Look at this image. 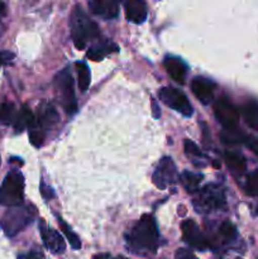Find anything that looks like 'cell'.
Instances as JSON below:
<instances>
[{
  "instance_id": "1",
  "label": "cell",
  "mask_w": 258,
  "mask_h": 259,
  "mask_svg": "<svg viewBox=\"0 0 258 259\" xmlns=\"http://www.w3.org/2000/svg\"><path fill=\"white\" fill-rule=\"evenodd\" d=\"M159 232L154 218L149 214L142 215L141 219L126 232V248L134 254H156L159 247Z\"/></svg>"
},
{
  "instance_id": "2",
  "label": "cell",
  "mask_w": 258,
  "mask_h": 259,
  "mask_svg": "<svg viewBox=\"0 0 258 259\" xmlns=\"http://www.w3.org/2000/svg\"><path fill=\"white\" fill-rule=\"evenodd\" d=\"M71 35L77 50H83L86 43L100 35V29L94 20L88 17L80 5H75L70 17Z\"/></svg>"
},
{
  "instance_id": "3",
  "label": "cell",
  "mask_w": 258,
  "mask_h": 259,
  "mask_svg": "<svg viewBox=\"0 0 258 259\" xmlns=\"http://www.w3.org/2000/svg\"><path fill=\"white\" fill-rule=\"evenodd\" d=\"M35 212L37 211L33 205L9 207L2 218V228L5 235L9 238L15 237L35 219Z\"/></svg>"
},
{
  "instance_id": "4",
  "label": "cell",
  "mask_w": 258,
  "mask_h": 259,
  "mask_svg": "<svg viewBox=\"0 0 258 259\" xmlns=\"http://www.w3.org/2000/svg\"><path fill=\"white\" fill-rule=\"evenodd\" d=\"M24 200V177L18 169H10L0 186V205L17 207Z\"/></svg>"
},
{
  "instance_id": "5",
  "label": "cell",
  "mask_w": 258,
  "mask_h": 259,
  "mask_svg": "<svg viewBox=\"0 0 258 259\" xmlns=\"http://www.w3.org/2000/svg\"><path fill=\"white\" fill-rule=\"evenodd\" d=\"M227 204L225 192L220 185L210 184L197 191L196 196L192 200L195 210L202 214L222 210Z\"/></svg>"
},
{
  "instance_id": "6",
  "label": "cell",
  "mask_w": 258,
  "mask_h": 259,
  "mask_svg": "<svg viewBox=\"0 0 258 259\" xmlns=\"http://www.w3.org/2000/svg\"><path fill=\"white\" fill-rule=\"evenodd\" d=\"M56 94L58 96L61 105L65 109L68 115H73L77 111L75 89H73V78L70 72V68L66 67L55 76L53 80Z\"/></svg>"
},
{
  "instance_id": "7",
  "label": "cell",
  "mask_w": 258,
  "mask_h": 259,
  "mask_svg": "<svg viewBox=\"0 0 258 259\" xmlns=\"http://www.w3.org/2000/svg\"><path fill=\"white\" fill-rule=\"evenodd\" d=\"M158 98L164 105L168 108L174 109V110L179 111L184 116H191L192 115V106L190 104L189 99L186 98L184 93H181L177 89L167 86V88H162L158 91Z\"/></svg>"
},
{
  "instance_id": "8",
  "label": "cell",
  "mask_w": 258,
  "mask_h": 259,
  "mask_svg": "<svg viewBox=\"0 0 258 259\" xmlns=\"http://www.w3.org/2000/svg\"><path fill=\"white\" fill-rule=\"evenodd\" d=\"M177 179H179V175H177L176 166H175L172 158L163 157L158 162L153 175H152V181H153L154 186L164 190L171 185L176 184Z\"/></svg>"
},
{
  "instance_id": "9",
  "label": "cell",
  "mask_w": 258,
  "mask_h": 259,
  "mask_svg": "<svg viewBox=\"0 0 258 259\" xmlns=\"http://www.w3.org/2000/svg\"><path fill=\"white\" fill-rule=\"evenodd\" d=\"M214 115L224 129H234L239 121V111L225 96L218 99L214 104Z\"/></svg>"
},
{
  "instance_id": "10",
  "label": "cell",
  "mask_w": 258,
  "mask_h": 259,
  "mask_svg": "<svg viewBox=\"0 0 258 259\" xmlns=\"http://www.w3.org/2000/svg\"><path fill=\"white\" fill-rule=\"evenodd\" d=\"M182 239L196 250H206L211 248V240L200 230L194 220H185L181 224Z\"/></svg>"
},
{
  "instance_id": "11",
  "label": "cell",
  "mask_w": 258,
  "mask_h": 259,
  "mask_svg": "<svg viewBox=\"0 0 258 259\" xmlns=\"http://www.w3.org/2000/svg\"><path fill=\"white\" fill-rule=\"evenodd\" d=\"M39 232L40 238L43 240V244H45V247L50 252H52L53 254H62L65 252L66 244L63 238L61 237L60 233L56 232L51 227H48L43 220H40L39 223Z\"/></svg>"
},
{
  "instance_id": "12",
  "label": "cell",
  "mask_w": 258,
  "mask_h": 259,
  "mask_svg": "<svg viewBox=\"0 0 258 259\" xmlns=\"http://www.w3.org/2000/svg\"><path fill=\"white\" fill-rule=\"evenodd\" d=\"M37 126L42 129H51L56 126L60 121V115L56 110L55 106L47 101H42L37 108V115H35Z\"/></svg>"
},
{
  "instance_id": "13",
  "label": "cell",
  "mask_w": 258,
  "mask_h": 259,
  "mask_svg": "<svg viewBox=\"0 0 258 259\" xmlns=\"http://www.w3.org/2000/svg\"><path fill=\"white\" fill-rule=\"evenodd\" d=\"M215 88H217V83L214 81L202 77V76H197L191 81L192 94L205 105L211 103L214 99Z\"/></svg>"
},
{
  "instance_id": "14",
  "label": "cell",
  "mask_w": 258,
  "mask_h": 259,
  "mask_svg": "<svg viewBox=\"0 0 258 259\" xmlns=\"http://www.w3.org/2000/svg\"><path fill=\"white\" fill-rule=\"evenodd\" d=\"M89 9L103 19H114L119 14V4L115 0H91L89 2Z\"/></svg>"
},
{
  "instance_id": "15",
  "label": "cell",
  "mask_w": 258,
  "mask_h": 259,
  "mask_svg": "<svg viewBox=\"0 0 258 259\" xmlns=\"http://www.w3.org/2000/svg\"><path fill=\"white\" fill-rule=\"evenodd\" d=\"M124 10H125V17L129 22L134 24H142L147 19L148 10L147 4L142 0H126L123 3Z\"/></svg>"
},
{
  "instance_id": "16",
  "label": "cell",
  "mask_w": 258,
  "mask_h": 259,
  "mask_svg": "<svg viewBox=\"0 0 258 259\" xmlns=\"http://www.w3.org/2000/svg\"><path fill=\"white\" fill-rule=\"evenodd\" d=\"M163 66L166 68L167 73L174 78L176 82L184 83L187 73V66L182 60L174 56H167L163 61Z\"/></svg>"
},
{
  "instance_id": "17",
  "label": "cell",
  "mask_w": 258,
  "mask_h": 259,
  "mask_svg": "<svg viewBox=\"0 0 258 259\" xmlns=\"http://www.w3.org/2000/svg\"><path fill=\"white\" fill-rule=\"evenodd\" d=\"M13 126H14L15 132H18V133H20V132H23L27 128L29 129V131L37 128L35 115L27 105H23L22 108H20V110L18 111L17 115H15L14 121H13Z\"/></svg>"
},
{
  "instance_id": "18",
  "label": "cell",
  "mask_w": 258,
  "mask_h": 259,
  "mask_svg": "<svg viewBox=\"0 0 258 259\" xmlns=\"http://www.w3.org/2000/svg\"><path fill=\"white\" fill-rule=\"evenodd\" d=\"M119 47L115 45L114 42L109 39H104L101 42H98L96 45L91 46L89 48L88 53V58H90L91 61H95V62H99L101 61L103 58H105V56H108L109 53H114V52H118Z\"/></svg>"
},
{
  "instance_id": "19",
  "label": "cell",
  "mask_w": 258,
  "mask_h": 259,
  "mask_svg": "<svg viewBox=\"0 0 258 259\" xmlns=\"http://www.w3.org/2000/svg\"><path fill=\"white\" fill-rule=\"evenodd\" d=\"M245 124L253 131H258V101L248 100L240 108Z\"/></svg>"
},
{
  "instance_id": "20",
  "label": "cell",
  "mask_w": 258,
  "mask_h": 259,
  "mask_svg": "<svg viewBox=\"0 0 258 259\" xmlns=\"http://www.w3.org/2000/svg\"><path fill=\"white\" fill-rule=\"evenodd\" d=\"M224 159L227 166L232 169L233 172L242 174L247 168V161L244 156L237 151H227L224 153Z\"/></svg>"
},
{
  "instance_id": "21",
  "label": "cell",
  "mask_w": 258,
  "mask_h": 259,
  "mask_svg": "<svg viewBox=\"0 0 258 259\" xmlns=\"http://www.w3.org/2000/svg\"><path fill=\"white\" fill-rule=\"evenodd\" d=\"M220 139H222V142L224 144L234 146V144H247L249 137L243 134L242 131H238L237 128H234V129H224V131L220 133Z\"/></svg>"
},
{
  "instance_id": "22",
  "label": "cell",
  "mask_w": 258,
  "mask_h": 259,
  "mask_svg": "<svg viewBox=\"0 0 258 259\" xmlns=\"http://www.w3.org/2000/svg\"><path fill=\"white\" fill-rule=\"evenodd\" d=\"M237 229H235L234 225L230 222H224L219 227L218 230V239L215 240V244L220 243V244H230L235 240L237 238Z\"/></svg>"
},
{
  "instance_id": "23",
  "label": "cell",
  "mask_w": 258,
  "mask_h": 259,
  "mask_svg": "<svg viewBox=\"0 0 258 259\" xmlns=\"http://www.w3.org/2000/svg\"><path fill=\"white\" fill-rule=\"evenodd\" d=\"M180 180H181L182 185H184V187L187 191L191 192V194H195V192H197L200 190L199 186L202 180V175L194 174V172L190 171H184L181 176H180Z\"/></svg>"
},
{
  "instance_id": "24",
  "label": "cell",
  "mask_w": 258,
  "mask_h": 259,
  "mask_svg": "<svg viewBox=\"0 0 258 259\" xmlns=\"http://www.w3.org/2000/svg\"><path fill=\"white\" fill-rule=\"evenodd\" d=\"M76 70H77L78 89H80L81 93H85L90 86V68L85 62H76Z\"/></svg>"
},
{
  "instance_id": "25",
  "label": "cell",
  "mask_w": 258,
  "mask_h": 259,
  "mask_svg": "<svg viewBox=\"0 0 258 259\" xmlns=\"http://www.w3.org/2000/svg\"><path fill=\"white\" fill-rule=\"evenodd\" d=\"M15 115V106L12 103H2L0 104V124L9 125L14 121Z\"/></svg>"
},
{
  "instance_id": "26",
  "label": "cell",
  "mask_w": 258,
  "mask_h": 259,
  "mask_svg": "<svg viewBox=\"0 0 258 259\" xmlns=\"http://www.w3.org/2000/svg\"><path fill=\"white\" fill-rule=\"evenodd\" d=\"M57 220L58 223H60V227H61V230H62L63 233H65L66 238L68 239V243H70L71 247L73 248V249H80L81 248V242H80V238L77 237V235L73 233V230L71 229L70 225L67 224V223L65 222V220L62 219L61 217H57Z\"/></svg>"
},
{
  "instance_id": "27",
  "label": "cell",
  "mask_w": 258,
  "mask_h": 259,
  "mask_svg": "<svg viewBox=\"0 0 258 259\" xmlns=\"http://www.w3.org/2000/svg\"><path fill=\"white\" fill-rule=\"evenodd\" d=\"M245 192L250 196H258V169L248 176L245 182Z\"/></svg>"
},
{
  "instance_id": "28",
  "label": "cell",
  "mask_w": 258,
  "mask_h": 259,
  "mask_svg": "<svg viewBox=\"0 0 258 259\" xmlns=\"http://www.w3.org/2000/svg\"><path fill=\"white\" fill-rule=\"evenodd\" d=\"M29 141L30 143H32V146H34L35 148L42 147L43 142H45V134H43V131H40L38 126L32 129V131H29Z\"/></svg>"
},
{
  "instance_id": "29",
  "label": "cell",
  "mask_w": 258,
  "mask_h": 259,
  "mask_svg": "<svg viewBox=\"0 0 258 259\" xmlns=\"http://www.w3.org/2000/svg\"><path fill=\"white\" fill-rule=\"evenodd\" d=\"M184 147H185V152H186V154L189 157H195V158H202V157H204V154H202V152L200 151L197 144H195L192 141L186 139L184 143Z\"/></svg>"
},
{
  "instance_id": "30",
  "label": "cell",
  "mask_w": 258,
  "mask_h": 259,
  "mask_svg": "<svg viewBox=\"0 0 258 259\" xmlns=\"http://www.w3.org/2000/svg\"><path fill=\"white\" fill-rule=\"evenodd\" d=\"M18 259H46V258L39 250H30V252L23 253V254L18 255Z\"/></svg>"
},
{
  "instance_id": "31",
  "label": "cell",
  "mask_w": 258,
  "mask_h": 259,
  "mask_svg": "<svg viewBox=\"0 0 258 259\" xmlns=\"http://www.w3.org/2000/svg\"><path fill=\"white\" fill-rule=\"evenodd\" d=\"M176 259H197V257L192 254L189 249L181 248L176 252Z\"/></svg>"
},
{
  "instance_id": "32",
  "label": "cell",
  "mask_w": 258,
  "mask_h": 259,
  "mask_svg": "<svg viewBox=\"0 0 258 259\" xmlns=\"http://www.w3.org/2000/svg\"><path fill=\"white\" fill-rule=\"evenodd\" d=\"M40 194H42L43 199H46V200H51L53 196H55V194H53L52 190H51L50 187H46L45 182L43 181L40 182Z\"/></svg>"
},
{
  "instance_id": "33",
  "label": "cell",
  "mask_w": 258,
  "mask_h": 259,
  "mask_svg": "<svg viewBox=\"0 0 258 259\" xmlns=\"http://www.w3.org/2000/svg\"><path fill=\"white\" fill-rule=\"evenodd\" d=\"M247 146H248V148L252 149L253 153L258 157V139L250 138L249 137V139H248V142H247Z\"/></svg>"
},
{
  "instance_id": "34",
  "label": "cell",
  "mask_w": 258,
  "mask_h": 259,
  "mask_svg": "<svg viewBox=\"0 0 258 259\" xmlns=\"http://www.w3.org/2000/svg\"><path fill=\"white\" fill-rule=\"evenodd\" d=\"M14 57V55L10 52H2L0 53V66H2V63H5L8 62L9 60H12V58Z\"/></svg>"
},
{
  "instance_id": "35",
  "label": "cell",
  "mask_w": 258,
  "mask_h": 259,
  "mask_svg": "<svg viewBox=\"0 0 258 259\" xmlns=\"http://www.w3.org/2000/svg\"><path fill=\"white\" fill-rule=\"evenodd\" d=\"M152 109H153V114H154V118H158L159 116V109H158V106H157V103H156V100H154V99H152Z\"/></svg>"
},
{
  "instance_id": "36",
  "label": "cell",
  "mask_w": 258,
  "mask_h": 259,
  "mask_svg": "<svg viewBox=\"0 0 258 259\" xmlns=\"http://www.w3.org/2000/svg\"><path fill=\"white\" fill-rule=\"evenodd\" d=\"M7 14V7H5L4 3L0 2V15H5Z\"/></svg>"
},
{
  "instance_id": "37",
  "label": "cell",
  "mask_w": 258,
  "mask_h": 259,
  "mask_svg": "<svg viewBox=\"0 0 258 259\" xmlns=\"http://www.w3.org/2000/svg\"><path fill=\"white\" fill-rule=\"evenodd\" d=\"M93 259H111V257L109 254H96Z\"/></svg>"
},
{
  "instance_id": "38",
  "label": "cell",
  "mask_w": 258,
  "mask_h": 259,
  "mask_svg": "<svg viewBox=\"0 0 258 259\" xmlns=\"http://www.w3.org/2000/svg\"><path fill=\"white\" fill-rule=\"evenodd\" d=\"M2 30H3V25H2V22H0V34H2Z\"/></svg>"
},
{
  "instance_id": "39",
  "label": "cell",
  "mask_w": 258,
  "mask_h": 259,
  "mask_svg": "<svg viewBox=\"0 0 258 259\" xmlns=\"http://www.w3.org/2000/svg\"><path fill=\"white\" fill-rule=\"evenodd\" d=\"M0 162H2V158H0Z\"/></svg>"
},
{
  "instance_id": "40",
  "label": "cell",
  "mask_w": 258,
  "mask_h": 259,
  "mask_svg": "<svg viewBox=\"0 0 258 259\" xmlns=\"http://www.w3.org/2000/svg\"><path fill=\"white\" fill-rule=\"evenodd\" d=\"M235 259H240V258H235Z\"/></svg>"
}]
</instances>
